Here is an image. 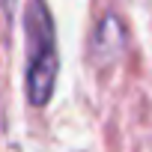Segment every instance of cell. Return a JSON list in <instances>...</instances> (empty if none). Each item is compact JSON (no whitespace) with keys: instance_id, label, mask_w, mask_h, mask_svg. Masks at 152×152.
Masks as SVG:
<instances>
[{"instance_id":"obj_1","label":"cell","mask_w":152,"mask_h":152,"mask_svg":"<svg viewBox=\"0 0 152 152\" xmlns=\"http://www.w3.org/2000/svg\"><path fill=\"white\" fill-rule=\"evenodd\" d=\"M24 93L33 107H45L54 96L60 54H57V27L48 9V0H27L24 6Z\"/></svg>"},{"instance_id":"obj_2","label":"cell","mask_w":152,"mask_h":152,"mask_svg":"<svg viewBox=\"0 0 152 152\" xmlns=\"http://www.w3.org/2000/svg\"><path fill=\"white\" fill-rule=\"evenodd\" d=\"M122 48H125V27H122L119 15L107 12V15L102 18L99 30H96V39H93V45H90V54H93L96 63L104 66V63H113V60L122 54Z\"/></svg>"},{"instance_id":"obj_3","label":"cell","mask_w":152,"mask_h":152,"mask_svg":"<svg viewBox=\"0 0 152 152\" xmlns=\"http://www.w3.org/2000/svg\"><path fill=\"white\" fill-rule=\"evenodd\" d=\"M0 6H3V12L12 18V12H15V0H0Z\"/></svg>"}]
</instances>
